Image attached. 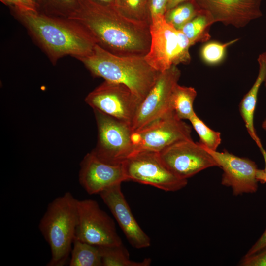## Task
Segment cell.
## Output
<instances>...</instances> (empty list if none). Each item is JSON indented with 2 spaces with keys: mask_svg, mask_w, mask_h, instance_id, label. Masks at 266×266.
<instances>
[{
  "mask_svg": "<svg viewBox=\"0 0 266 266\" xmlns=\"http://www.w3.org/2000/svg\"><path fill=\"white\" fill-rule=\"evenodd\" d=\"M67 18L82 27L96 44L122 56H145L151 44L150 24L124 15L116 3L79 0L77 9Z\"/></svg>",
  "mask_w": 266,
  "mask_h": 266,
  "instance_id": "6da1fadb",
  "label": "cell"
},
{
  "mask_svg": "<svg viewBox=\"0 0 266 266\" xmlns=\"http://www.w3.org/2000/svg\"><path fill=\"white\" fill-rule=\"evenodd\" d=\"M203 147L213 157L218 167L222 168L221 184L231 188L233 195L254 193L257 191L259 182L256 174L258 168L254 161L226 150L219 152Z\"/></svg>",
  "mask_w": 266,
  "mask_h": 266,
  "instance_id": "4fadbf2b",
  "label": "cell"
},
{
  "mask_svg": "<svg viewBox=\"0 0 266 266\" xmlns=\"http://www.w3.org/2000/svg\"><path fill=\"white\" fill-rule=\"evenodd\" d=\"M128 181L123 165H111L87 153L80 164L79 182L89 195L100 194L104 190Z\"/></svg>",
  "mask_w": 266,
  "mask_h": 266,
  "instance_id": "2e32d148",
  "label": "cell"
},
{
  "mask_svg": "<svg viewBox=\"0 0 266 266\" xmlns=\"http://www.w3.org/2000/svg\"><path fill=\"white\" fill-rule=\"evenodd\" d=\"M121 184L108 188L99 195L109 208L130 244L136 249L149 247L151 240L134 217L121 190Z\"/></svg>",
  "mask_w": 266,
  "mask_h": 266,
  "instance_id": "9a60e30c",
  "label": "cell"
},
{
  "mask_svg": "<svg viewBox=\"0 0 266 266\" xmlns=\"http://www.w3.org/2000/svg\"><path fill=\"white\" fill-rule=\"evenodd\" d=\"M98 129L96 147L91 151L101 161L121 165L135 152L130 124L93 110Z\"/></svg>",
  "mask_w": 266,
  "mask_h": 266,
  "instance_id": "8992f818",
  "label": "cell"
},
{
  "mask_svg": "<svg viewBox=\"0 0 266 266\" xmlns=\"http://www.w3.org/2000/svg\"><path fill=\"white\" fill-rule=\"evenodd\" d=\"M265 162V168L263 170L264 172L266 173V151L264 148L263 146L259 148Z\"/></svg>",
  "mask_w": 266,
  "mask_h": 266,
  "instance_id": "836d02e7",
  "label": "cell"
},
{
  "mask_svg": "<svg viewBox=\"0 0 266 266\" xmlns=\"http://www.w3.org/2000/svg\"><path fill=\"white\" fill-rule=\"evenodd\" d=\"M158 153L166 167L182 179L187 180L202 170L218 166L213 157L192 138L175 143Z\"/></svg>",
  "mask_w": 266,
  "mask_h": 266,
  "instance_id": "7c38bea8",
  "label": "cell"
},
{
  "mask_svg": "<svg viewBox=\"0 0 266 266\" xmlns=\"http://www.w3.org/2000/svg\"><path fill=\"white\" fill-rule=\"evenodd\" d=\"M128 181L150 185L166 192L185 187L188 180L173 174L162 161L158 152L136 151L122 164Z\"/></svg>",
  "mask_w": 266,
  "mask_h": 266,
  "instance_id": "52a82bcc",
  "label": "cell"
},
{
  "mask_svg": "<svg viewBox=\"0 0 266 266\" xmlns=\"http://www.w3.org/2000/svg\"><path fill=\"white\" fill-rule=\"evenodd\" d=\"M238 40L239 38L235 39L225 43L214 41L207 42L200 50L202 60L210 65L219 64L225 58L227 48Z\"/></svg>",
  "mask_w": 266,
  "mask_h": 266,
  "instance_id": "d4e9b609",
  "label": "cell"
},
{
  "mask_svg": "<svg viewBox=\"0 0 266 266\" xmlns=\"http://www.w3.org/2000/svg\"><path fill=\"white\" fill-rule=\"evenodd\" d=\"M100 2L105 3H116L115 0H95Z\"/></svg>",
  "mask_w": 266,
  "mask_h": 266,
  "instance_id": "e575fe53",
  "label": "cell"
},
{
  "mask_svg": "<svg viewBox=\"0 0 266 266\" xmlns=\"http://www.w3.org/2000/svg\"><path fill=\"white\" fill-rule=\"evenodd\" d=\"M85 101L93 110L131 126L141 102L126 85L105 80L87 95Z\"/></svg>",
  "mask_w": 266,
  "mask_h": 266,
  "instance_id": "30bf717a",
  "label": "cell"
},
{
  "mask_svg": "<svg viewBox=\"0 0 266 266\" xmlns=\"http://www.w3.org/2000/svg\"><path fill=\"white\" fill-rule=\"evenodd\" d=\"M191 127L172 112L133 132L132 140L135 152H160L175 143L191 139Z\"/></svg>",
  "mask_w": 266,
  "mask_h": 266,
  "instance_id": "8fae6325",
  "label": "cell"
},
{
  "mask_svg": "<svg viewBox=\"0 0 266 266\" xmlns=\"http://www.w3.org/2000/svg\"><path fill=\"white\" fill-rule=\"evenodd\" d=\"M6 5L9 6L11 8H14L20 11L36 10L29 2L25 0H0Z\"/></svg>",
  "mask_w": 266,
  "mask_h": 266,
  "instance_id": "f1b7e54d",
  "label": "cell"
},
{
  "mask_svg": "<svg viewBox=\"0 0 266 266\" xmlns=\"http://www.w3.org/2000/svg\"><path fill=\"white\" fill-rule=\"evenodd\" d=\"M180 76L181 71L175 65L159 73L154 85L141 102L132 122L133 132L174 112L171 98Z\"/></svg>",
  "mask_w": 266,
  "mask_h": 266,
  "instance_id": "9c48e42d",
  "label": "cell"
},
{
  "mask_svg": "<svg viewBox=\"0 0 266 266\" xmlns=\"http://www.w3.org/2000/svg\"><path fill=\"white\" fill-rule=\"evenodd\" d=\"M256 177L258 182L266 184V173L264 172L263 169H258Z\"/></svg>",
  "mask_w": 266,
  "mask_h": 266,
  "instance_id": "1f68e13d",
  "label": "cell"
},
{
  "mask_svg": "<svg viewBox=\"0 0 266 266\" xmlns=\"http://www.w3.org/2000/svg\"><path fill=\"white\" fill-rule=\"evenodd\" d=\"M78 200L66 192L48 205L38 228L48 244V266H63L71 253L78 222Z\"/></svg>",
  "mask_w": 266,
  "mask_h": 266,
  "instance_id": "277c9868",
  "label": "cell"
},
{
  "mask_svg": "<svg viewBox=\"0 0 266 266\" xmlns=\"http://www.w3.org/2000/svg\"><path fill=\"white\" fill-rule=\"evenodd\" d=\"M200 11L192 0L167 10L164 15L166 21L177 30H181Z\"/></svg>",
  "mask_w": 266,
  "mask_h": 266,
  "instance_id": "7402d4cb",
  "label": "cell"
},
{
  "mask_svg": "<svg viewBox=\"0 0 266 266\" xmlns=\"http://www.w3.org/2000/svg\"><path fill=\"white\" fill-rule=\"evenodd\" d=\"M98 247L102 266H148L151 263L149 258H146L141 262L132 261L123 244Z\"/></svg>",
  "mask_w": 266,
  "mask_h": 266,
  "instance_id": "d6986e66",
  "label": "cell"
},
{
  "mask_svg": "<svg viewBox=\"0 0 266 266\" xmlns=\"http://www.w3.org/2000/svg\"><path fill=\"white\" fill-rule=\"evenodd\" d=\"M168 0H148L151 18L156 15H164L166 11Z\"/></svg>",
  "mask_w": 266,
  "mask_h": 266,
  "instance_id": "83f0119b",
  "label": "cell"
},
{
  "mask_svg": "<svg viewBox=\"0 0 266 266\" xmlns=\"http://www.w3.org/2000/svg\"><path fill=\"white\" fill-rule=\"evenodd\" d=\"M97 246L122 244L113 220L93 200H78L75 238Z\"/></svg>",
  "mask_w": 266,
  "mask_h": 266,
  "instance_id": "ba28073f",
  "label": "cell"
},
{
  "mask_svg": "<svg viewBox=\"0 0 266 266\" xmlns=\"http://www.w3.org/2000/svg\"><path fill=\"white\" fill-rule=\"evenodd\" d=\"M190 0H168L166 6V11L177 6L181 3Z\"/></svg>",
  "mask_w": 266,
  "mask_h": 266,
  "instance_id": "4dcf8cb0",
  "label": "cell"
},
{
  "mask_svg": "<svg viewBox=\"0 0 266 266\" xmlns=\"http://www.w3.org/2000/svg\"><path fill=\"white\" fill-rule=\"evenodd\" d=\"M262 55H263V57H264V59L265 60L266 64V52L262 53ZM264 82H265V86L266 87V77H265V79Z\"/></svg>",
  "mask_w": 266,
  "mask_h": 266,
  "instance_id": "8d00e7d4",
  "label": "cell"
},
{
  "mask_svg": "<svg viewBox=\"0 0 266 266\" xmlns=\"http://www.w3.org/2000/svg\"><path fill=\"white\" fill-rule=\"evenodd\" d=\"M69 266H102L98 246L74 239Z\"/></svg>",
  "mask_w": 266,
  "mask_h": 266,
  "instance_id": "ffe728a7",
  "label": "cell"
},
{
  "mask_svg": "<svg viewBox=\"0 0 266 266\" xmlns=\"http://www.w3.org/2000/svg\"><path fill=\"white\" fill-rule=\"evenodd\" d=\"M197 95L194 88L177 85L172 96L171 107L178 118L189 120L196 114L193 103Z\"/></svg>",
  "mask_w": 266,
  "mask_h": 266,
  "instance_id": "ac0fdd59",
  "label": "cell"
},
{
  "mask_svg": "<svg viewBox=\"0 0 266 266\" xmlns=\"http://www.w3.org/2000/svg\"><path fill=\"white\" fill-rule=\"evenodd\" d=\"M189 120L199 136V143L207 148L217 150L222 141L221 133L208 127L196 113Z\"/></svg>",
  "mask_w": 266,
  "mask_h": 266,
  "instance_id": "cb8c5ba5",
  "label": "cell"
},
{
  "mask_svg": "<svg viewBox=\"0 0 266 266\" xmlns=\"http://www.w3.org/2000/svg\"><path fill=\"white\" fill-rule=\"evenodd\" d=\"M150 32V46L144 57L156 70L162 72L173 65L190 62L189 40L180 30L167 23L164 15L152 17Z\"/></svg>",
  "mask_w": 266,
  "mask_h": 266,
  "instance_id": "5b68a950",
  "label": "cell"
},
{
  "mask_svg": "<svg viewBox=\"0 0 266 266\" xmlns=\"http://www.w3.org/2000/svg\"><path fill=\"white\" fill-rule=\"evenodd\" d=\"M266 248V227L257 241L251 247L245 256L253 255Z\"/></svg>",
  "mask_w": 266,
  "mask_h": 266,
  "instance_id": "f546056e",
  "label": "cell"
},
{
  "mask_svg": "<svg viewBox=\"0 0 266 266\" xmlns=\"http://www.w3.org/2000/svg\"><path fill=\"white\" fill-rule=\"evenodd\" d=\"M258 61L259 66L258 76L252 87L241 100L239 109L249 134L259 148L263 145L254 127V117L259 89L266 75V64L262 54L259 55Z\"/></svg>",
  "mask_w": 266,
  "mask_h": 266,
  "instance_id": "e0dca14e",
  "label": "cell"
},
{
  "mask_svg": "<svg viewBox=\"0 0 266 266\" xmlns=\"http://www.w3.org/2000/svg\"><path fill=\"white\" fill-rule=\"evenodd\" d=\"M213 23L244 27L262 16V0H192Z\"/></svg>",
  "mask_w": 266,
  "mask_h": 266,
  "instance_id": "5bb4252c",
  "label": "cell"
},
{
  "mask_svg": "<svg viewBox=\"0 0 266 266\" xmlns=\"http://www.w3.org/2000/svg\"><path fill=\"white\" fill-rule=\"evenodd\" d=\"M242 266H266V248L253 255L244 256L240 262Z\"/></svg>",
  "mask_w": 266,
  "mask_h": 266,
  "instance_id": "4316f807",
  "label": "cell"
},
{
  "mask_svg": "<svg viewBox=\"0 0 266 266\" xmlns=\"http://www.w3.org/2000/svg\"><path fill=\"white\" fill-rule=\"evenodd\" d=\"M78 59L94 76L126 85L141 101L160 73L148 63L144 56H119L97 44L90 55Z\"/></svg>",
  "mask_w": 266,
  "mask_h": 266,
  "instance_id": "3957f363",
  "label": "cell"
},
{
  "mask_svg": "<svg viewBox=\"0 0 266 266\" xmlns=\"http://www.w3.org/2000/svg\"><path fill=\"white\" fill-rule=\"evenodd\" d=\"M116 4L127 17L150 24L151 16L148 0H116Z\"/></svg>",
  "mask_w": 266,
  "mask_h": 266,
  "instance_id": "603a6c76",
  "label": "cell"
},
{
  "mask_svg": "<svg viewBox=\"0 0 266 266\" xmlns=\"http://www.w3.org/2000/svg\"><path fill=\"white\" fill-rule=\"evenodd\" d=\"M11 9L53 63L66 55L78 59L90 55L96 44L82 27L67 18Z\"/></svg>",
  "mask_w": 266,
  "mask_h": 266,
  "instance_id": "7a4b0ae2",
  "label": "cell"
},
{
  "mask_svg": "<svg viewBox=\"0 0 266 266\" xmlns=\"http://www.w3.org/2000/svg\"><path fill=\"white\" fill-rule=\"evenodd\" d=\"M262 127L263 130L266 133V118H265V119L263 122L262 124Z\"/></svg>",
  "mask_w": 266,
  "mask_h": 266,
  "instance_id": "d590c367",
  "label": "cell"
},
{
  "mask_svg": "<svg viewBox=\"0 0 266 266\" xmlns=\"http://www.w3.org/2000/svg\"><path fill=\"white\" fill-rule=\"evenodd\" d=\"M29 2L36 10L39 11L40 10L42 0H25Z\"/></svg>",
  "mask_w": 266,
  "mask_h": 266,
  "instance_id": "d6a6232c",
  "label": "cell"
},
{
  "mask_svg": "<svg viewBox=\"0 0 266 266\" xmlns=\"http://www.w3.org/2000/svg\"><path fill=\"white\" fill-rule=\"evenodd\" d=\"M115 1H116V0H115Z\"/></svg>",
  "mask_w": 266,
  "mask_h": 266,
  "instance_id": "74e56055",
  "label": "cell"
},
{
  "mask_svg": "<svg viewBox=\"0 0 266 266\" xmlns=\"http://www.w3.org/2000/svg\"><path fill=\"white\" fill-rule=\"evenodd\" d=\"M78 5L79 0H42L40 9L49 15L67 18Z\"/></svg>",
  "mask_w": 266,
  "mask_h": 266,
  "instance_id": "484cf974",
  "label": "cell"
},
{
  "mask_svg": "<svg viewBox=\"0 0 266 266\" xmlns=\"http://www.w3.org/2000/svg\"><path fill=\"white\" fill-rule=\"evenodd\" d=\"M213 23L204 13H200L180 30L187 37L191 46L198 42L208 41L209 29Z\"/></svg>",
  "mask_w": 266,
  "mask_h": 266,
  "instance_id": "44dd1931",
  "label": "cell"
}]
</instances>
